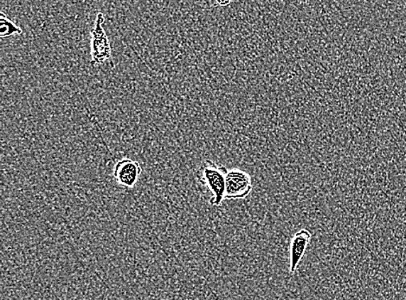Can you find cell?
Wrapping results in <instances>:
<instances>
[{
    "mask_svg": "<svg viewBox=\"0 0 406 300\" xmlns=\"http://www.w3.org/2000/svg\"><path fill=\"white\" fill-rule=\"evenodd\" d=\"M252 188H253V185H252V178L249 173L238 168L228 169L224 199L246 198L251 193Z\"/></svg>",
    "mask_w": 406,
    "mask_h": 300,
    "instance_id": "3957f363",
    "label": "cell"
},
{
    "mask_svg": "<svg viewBox=\"0 0 406 300\" xmlns=\"http://www.w3.org/2000/svg\"><path fill=\"white\" fill-rule=\"evenodd\" d=\"M0 25H1L0 26V38L2 39L9 38L15 35H21L23 33L21 27L16 25L4 13L0 14Z\"/></svg>",
    "mask_w": 406,
    "mask_h": 300,
    "instance_id": "8992f818",
    "label": "cell"
},
{
    "mask_svg": "<svg viewBox=\"0 0 406 300\" xmlns=\"http://www.w3.org/2000/svg\"><path fill=\"white\" fill-rule=\"evenodd\" d=\"M228 169L211 160L204 161L196 172V180L201 187L210 193L212 207L221 206L226 193V178Z\"/></svg>",
    "mask_w": 406,
    "mask_h": 300,
    "instance_id": "6da1fadb",
    "label": "cell"
},
{
    "mask_svg": "<svg viewBox=\"0 0 406 300\" xmlns=\"http://www.w3.org/2000/svg\"><path fill=\"white\" fill-rule=\"evenodd\" d=\"M311 232L307 229H301V230L295 232L291 239L290 247V274H295L297 271L298 264L304 257L305 252L307 246L311 240Z\"/></svg>",
    "mask_w": 406,
    "mask_h": 300,
    "instance_id": "5b68a950",
    "label": "cell"
},
{
    "mask_svg": "<svg viewBox=\"0 0 406 300\" xmlns=\"http://www.w3.org/2000/svg\"><path fill=\"white\" fill-rule=\"evenodd\" d=\"M231 2V0H215L216 5L222 7L228 6Z\"/></svg>",
    "mask_w": 406,
    "mask_h": 300,
    "instance_id": "52a82bcc",
    "label": "cell"
},
{
    "mask_svg": "<svg viewBox=\"0 0 406 300\" xmlns=\"http://www.w3.org/2000/svg\"><path fill=\"white\" fill-rule=\"evenodd\" d=\"M141 173L143 168L138 161L124 158L114 165V178L119 186L133 188L139 181Z\"/></svg>",
    "mask_w": 406,
    "mask_h": 300,
    "instance_id": "277c9868",
    "label": "cell"
},
{
    "mask_svg": "<svg viewBox=\"0 0 406 300\" xmlns=\"http://www.w3.org/2000/svg\"><path fill=\"white\" fill-rule=\"evenodd\" d=\"M104 23L105 17L104 14L98 13L92 33H90V37H92V39H90V55H92L90 66L92 68L104 65L107 62H109L114 66L112 46L108 35L106 33L104 27Z\"/></svg>",
    "mask_w": 406,
    "mask_h": 300,
    "instance_id": "7a4b0ae2",
    "label": "cell"
}]
</instances>
